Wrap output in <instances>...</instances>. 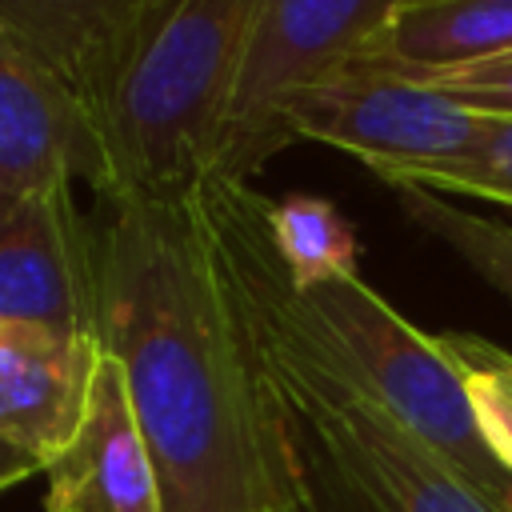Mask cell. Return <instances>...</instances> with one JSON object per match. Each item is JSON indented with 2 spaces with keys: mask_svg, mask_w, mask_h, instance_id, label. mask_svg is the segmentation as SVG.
Masks as SVG:
<instances>
[{
  "mask_svg": "<svg viewBox=\"0 0 512 512\" xmlns=\"http://www.w3.org/2000/svg\"><path fill=\"white\" fill-rule=\"evenodd\" d=\"M96 236V336L124 372L164 512H296L300 448L192 188L100 200Z\"/></svg>",
  "mask_w": 512,
  "mask_h": 512,
  "instance_id": "1",
  "label": "cell"
},
{
  "mask_svg": "<svg viewBox=\"0 0 512 512\" xmlns=\"http://www.w3.org/2000/svg\"><path fill=\"white\" fill-rule=\"evenodd\" d=\"M308 480L340 512H500L460 468L412 436L320 336L272 244L260 192L204 172L192 184Z\"/></svg>",
  "mask_w": 512,
  "mask_h": 512,
  "instance_id": "2",
  "label": "cell"
},
{
  "mask_svg": "<svg viewBox=\"0 0 512 512\" xmlns=\"http://www.w3.org/2000/svg\"><path fill=\"white\" fill-rule=\"evenodd\" d=\"M268 0H148L84 100L116 196H184L204 172Z\"/></svg>",
  "mask_w": 512,
  "mask_h": 512,
  "instance_id": "3",
  "label": "cell"
},
{
  "mask_svg": "<svg viewBox=\"0 0 512 512\" xmlns=\"http://www.w3.org/2000/svg\"><path fill=\"white\" fill-rule=\"evenodd\" d=\"M296 300L348 372L412 436L460 468L500 512H512V472L484 444L464 380L436 336L396 312L360 272L296 292Z\"/></svg>",
  "mask_w": 512,
  "mask_h": 512,
  "instance_id": "4",
  "label": "cell"
},
{
  "mask_svg": "<svg viewBox=\"0 0 512 512\" xmlns=\"http://www.w3.org/2000/svg\"><path fill=\"white\" fill-rule=\"evenodd\" d=\"M400 0H268L216 124L208 172L248 184L288 148L284 104L344 64Z\"/></svg>",
  "mask_w": 512,
  "mask_h": 512,
  "instance_id": "5",
  "label": "cell"
},
{
  "mask_svg": "<svg viewBox=\"0 0 512 512\" xmlns=\"http://www.w3.org/2000/svg\"><path fill=\"white\" fill-rule=\"evenodd\" d=\"M488 120L400 72L368 64H340L284 104L288 144H332L368 172L456 160L476 148Z\"/></svg>",
  "mask_w": 512,
  "mask_h": 512,
  "instance_id": "6",
  "label": "cell"
},
{
  "mask_svg": "<svg viewBox=\"0 0 512 512\" xmlns=\"http://www.w3.org/2000/svg\"><path fill=\"white\" fill-rule=\"evenodd\" d=\"M0 324L100 332V236L72 184L0 208Z\"/></svg>",
  "mask_w": 512,
  "mask_h": 512,
  "instance_id": "7",
  "label": "cell"
},
{
  "mask_svg": "<svg viewBox=\"0 0 512 512\" xmlns=\"http://www.w3.org/2000/svg\"><path fill=\"white\" fill-rule=\"evenodd\" d=\"M108 184L104 148L80 96L0 36V208L60 184Z\"/></svg>",
  "mask_w": 512,
  "mask_h": 512,
  "instance_id": "8",
  "label": "cell"
},
{
  "mask_svg": "<svg viewBox=\"0 0 512 512\" xmlns=\"http://www.w3.org/2000/svg\"><path fill=\"white\" fill-rule=\"evenodd\" d=\"M44 476V512H164L148 440L132 412L124 372L108 352H100L80 428Z\"/></svg>",
  "mask_w": 512,
  "mask_h": 512,
  "instance_id": "9",
  "label": "cell"
},
{
  "mask_svg": "<svg viewBox=\"0 0 512 512\" xmlns=\"http://www.w3.org/2000/svg\"><path fill=\"white\" fill-rule=\"evenodd\" d=\"M100 352L96 336L0 324V444L44 472L84 420Z\"/></svg>",
  "mask_w": 512,
  "mask_h": 512,
  "instance_id": "10",
  "label": "cell"
},
{
  "mask_svg": "<svg viewBox=\"0 0 512 512\" xmlns=\"http://www.w3.org/2000/svg\"><path fill=\"white\" fill-rule=\"evenodd\" d=\"M500 52H512V0H400L344 64L408 72Z\"/></svg>",
  "mask_w": 512,
  "mask_h": 512,
  "instance_id": "11",
  "label": "cell"
},
{
  "mask_svg": "<svg viewBox=\"0 0 512 512\" xmlns=\"http://www.w3.org/2000/svg\"><path fill=\"white\" fill-rule=\"evenodd\" d=\"M148 0H0V36L56 72L80 104Z\"/></svg>",
  "mask_w": 512,
  "mask_h": 512,
  "instance_id": "12",
  "label": "cell"
},
{
  "mask_svg": "<svg viewBox=\"0 0 512 512\" xmlns=\"http://www.w3.org/2000/svg\"><path fill=\"white\" fill-rule=\"evenodd\" d=\"M272 244L296 292H308L336 276L360 272V248L352 220L320 196H288L268 208Z\"/></svg>",
  "mask_w": 512,
  "mask_h": 512,
  "instance_id": "13",
  "label": "cell"
},
{
  "mask_svg": "<svg viewBox=\"0 0 512 512\" xmlns=\"http://www.w3.org/2000/svg\"><path fill=\"white\" fill-rule=\"evenodd\" d=\"M392 192L400 212L420 232H428L448 252H456L492 292H500L512 304V220L508 216H484L412 184H392Z\"/></svg>",
  "mask_w": 512,
  "mask_h": 512,
  "instance_id": "14",
  "label": "cell"
},
{
  "mask_svg": "<svg viewBox=\"0 0 512 512\" xmlns=\"http://www.w3.org/2000/svg\"><path fill=\"white\" fill-rule=\"evenodd\" d=\"M388 188L412 184L424 192H436L444 200H484L512 212V116H492L484 136L472 152L440 164H416V168H392L376 172Z\"/></svg>",
  "mask_w": 512,
  "mask_h": 512,
  "instance_id": "15",
  "label": "cell"
},
{
  "mask_svg": "<svg viewBox=\"0 0 512 512\" xmlns=\"http://www.w3.org/2000/svg\"><path fill=\"white\" fill-rule=\"evenodd\" d=\"M436 340L464 380L484 444L512 472V352L476 332H440Z\"/></svg>",
  "mask_w": 512,
  "mask_h": 512,
  "instance_id": "16",
  "label": "cell"
},
{
  "mask_svg": "<svg viewBox=\"0 0 512 512\" xmlns=\"http://www.w3.org/2000/svg\"><path fill=\"white\" fill-rule=\"evenodd\" d=\"M400 76H408L464 108H476L484 116H512V52L444 64V68H408Z\"/></svg>",
  "mask_w": 512,
  "mask_h": 512,
  "instance_id": "17",
  "label": "cell"
},
{
  "mask_svg": "<svg viewBox=\"0 0 512 512\" xmlns=\"http://www.w3.org/2000/svg\"><path fill=\"white\" fill-rule=\"evenodd\" d=\"M40 472V464L32 460V456H24V452H16V448H8V444H0V492H8V488H16V484H24L28 476H36Z\"/></svg>",
  "mask_w": 512,
  "mask_h": 512,
  "instance_id": "18",
  "label": "cell"
},
{
  "mask_svg": "<svg viewBox=\"0 0 512 512\" xmlns=\"http://www.w3.org/2000/svg\"><path fill=\"white\" fill-rule=\"evenodd\" d=\"M296 512H340V508H336V504L308 480V472H304V496H300V508H296Z\"/></svg>",
  "mask_w": 512,
  "mask_h": 512,
  "instance_id": "19",
  "label": "cell"
}]
</instances>
